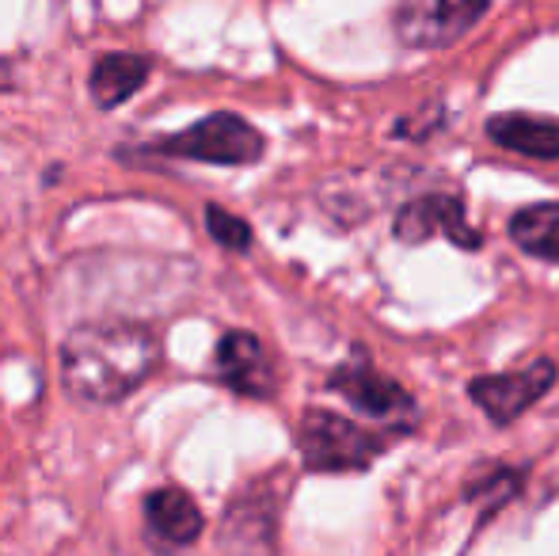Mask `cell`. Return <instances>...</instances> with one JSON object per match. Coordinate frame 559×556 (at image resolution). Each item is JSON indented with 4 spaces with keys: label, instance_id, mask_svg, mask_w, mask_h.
I'll use <instances>...</instances> for the list:
<instances>
[{
    "label": "cell",
    "instance_id": "cell-1",
    "mask_svg": "<svg viewBox=\"0 0 559 556\" xmlns=\"http://www.w3.org/2000/svg\"><path fill=\"white\" fill-rule=\"evenodd\" d=\"M160 366V340L141 320H92L61 343V386L81 404H118Z\"/></svg>",
    "mask_w": 559,
    "mask_h": 556
},
{
    "label": "cell",
    "instance_id": "cell-2",
    "mask_svg": "<svg viewBox=\"0 0 559 556\" xmlns=\"http://www.w3.org/2000/svg\"><path fill=\"white\" fill-rule=\"evenodd\" d=\"M263 153H266V138L243 115L233 111H214L194 122V127L179 130V134H164L141 149H115L118 161H130V156H164V161H199V164H222V168L259 164Z\"/></svg>",
    "mask_w": 559,
    "mask_h": 556
},
{
    "label": "cell",
    "instance_id": "cell-3",
    "mask_svg": "<svg viewBox=\"0 0 559 556\" xmlns=\"http://www.w3.org/2000/svg\"><path fill=\"white\" fill-rule=\"evenodd\" d=\"M297 453L309 473H366L392 446L389 435L366 430L332 409H309L297 423Z\"/></svg>",
    "mask_w": 559,
    "mask_h": 556
},
{
    "label": "cell",
    "instance_id": "cell-4",
    "mask_svg": "<svg viewBox=\"0 0 559 556\" xmlns=\"http://www.w3.org/2000/svg\"><path fill=\"white\" fill-rule=\"evenodd\" d=\"M328 389L343 397V401H350L361 416L384 419V423H392V430H400V435H412L415 397L407 393L400 381H392L389 374L373 370L361 351H354L346 363L335 366V374L328 378Z\"/></svg>",
    "mask_w": 559,
    "mask_h": 556
},
{
    "label": "cell",
    "instance_id": "cell-5",
    "mask_svg": "<svg viewBox=\"0 0 559 556\" xmlns=\"http://www.w3.org/2000/svg\"><path fill=\"white\" fill-rule=\"evenodd\" d=\"M487 12L491 0H396L392 27L412 50H445L484 23Z\"/></svg>",
    "mask_w": 559,
    "mask_h": 556
},
{
    "label": "cell",
    "instance_id": "cell-6",
    "mask_svg": "<svg viewBox=\"0 0 559 556\" xmlns=\"http://www.w3.org/2000/svg\"><path fill=\"white\" fill-rule=\"evenodd\" d=\"M556 381H559V370L552 358H537V363L522 366V370L472 378L468 397L495 427H510V423H518L530 409H537L556 389Z\"/></svg>",
    "mask_w": 559,
    "mask_h": 556
},
{
    "label": "cell",
    "instance_id": "cell-7",
    "mask_svg": "<svg viewBox=\"0 0 559 556\" xmlns=\"http://www.w3.org/2000/svg\"><path fill=\"white\" fill-rule=\"evenodd\" d=\"M214 374L222 386L248 401H271L278 393V366L255 332L233 328L214 347Z\"/></svg>",
    "mask_w": 559,
    "mask_h": 556
},
{
    "label": "cell",
    "instance_id": "cell-8",
    "mask_svg": "<svg viewBox=\"0 0 559 556\" xmlns=\"http://www.w3.org/2000/svg\"><path fill=\"white\" fill-rule=\"evenodd\" d=\"M278 492L271 488V476L240 488L233 496L225 519H222V549L228 556H255L274 549L278 534Z\"/></svg>",
    "mask_w": 559,
    "mask_h": 556
},
{
    "label": "cell",
    "instance_id": "cell-9",
    "mask_svg": "<svg viewBox=\"0 0 559 556\" xmlns=\"http://www.w3.org/2000/svg\"><path fill=\"white\" fill-rule=\"evenodd\" d=\"M392 233H396L400 245H412V248L427 245V240H435V237L453 240L464 252H476V248L484 245V237H479L468 225V217H464V202L456 199V194H442V191L423 194V199H412L407 206H400Z\"/></svg>",
    "mask_w": 559,
    "mask_h": 556
},
{
    "label": "cell",
    "instance_id": "cell-10",
    "mask_svg": "<svg viewBox=\"0 0 559 556\" xmlns=\"http://www.w3.org/2000/svg\"><path fill=\"white\" fill-rule=\"evenodd\" d=\"M141 511H145L148 537H153V545L164 553L187 549V545L199 542L202 530H206V514H202L199 499H194L191 492L176 488V484L148 492Z\"/></svg>",
    "mask_w": 559,
    "mask_h": 556
},
{
    "label": "cell",
    "instance_id": "cell-11",
    "mask_svg": "<svg viewBox=\"0 0 559 556\" xmlns=\"http://www.w3.org/2000/svg\"><path fill=\"white\" fill-rule=\"evenodd\" d=\"M153 76V58L148 54H130V50H111L99 54L96 66L88 73V92L96 99V107L115 111L126 99H133Z\"/></svg>",
    "mask_w": 559,
    "mask_h": 556
},
{
    "label": "cell",
    "instance_id": "cell-12",
    "mask_svg": "<svg viewBox=\"0 0 559 556\" xmlns=\"http://www.w3.org/2000/svg\"><path fill=\"white\" fill-rule=\"evenodd\" d=\"M487 138L518 156L559 161V119H548V115H525V111L491 115L487 119Z\"/></svg>",
    "mask_w": 559,
    "mask_h": 556
},
{
    "label": "cell",
    "instance_id": "cell-13",
    "mask_svg": "<svg viewBox=\"0 0 559 556\" xmlns=\"http://www.w3.org/2000/svg\"><path fill=\"white\" fill-rule=\"evenodd\" d=\"M510 240L525 256L559 263V202H537V206L518 210L510 217Z\"/></svg>",
    "mask_w": 559,
    "mask_h": 556
},
{
    "label": "cell",
    "instance_id": "cell-14",
    "mask_svg": "<svg viewBox=\"0 0 559 556\" xmlns=\"http://www.w3.org/2000/svg\"><path fill=\"white\" fill-rule=\"evenodd\" d=\"M206 233L222 248H228V252H248L251 240H255L251 225L243 222V217H236L233 210L217 206V202H210V206H206Z\"/></svg>",
    "mask_w": 559,
    "mask_h": 556
},
{
    "label": "cell",
    "instance_id": "cell-15",
    "mask_svg": "<svg viewBox=\"0 0 559 556\" xmlns=\"http://www.w3.org/2000/svg\"><path fill=\"white\" fill-rule=\"evenodd\" d=\"M518 488H522V473H514V469H491V476L468 484V499L472 504H476V499H487V507H484V519H487L499 504L514 499Z\"/></svg>",
    "mask_w": 559,
    "mask_h": 556
},
{
    "label": "cell",
    "instance_id": "cell-16",
    "mask_svg": "<svg viewBox=\"0 0 559 556\" xmlns=\"http://www.w3.org/2000/svg\"><path fill=\"white\" fill-rule=\"evenodd\" d=\"M15 88V66L8 58H0V96Z\"/></svg>",
    "mask_w": 559,
    "mask_h": 556
}]
</instances>
